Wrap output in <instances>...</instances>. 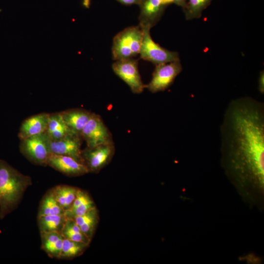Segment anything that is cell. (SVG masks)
<instances>
[{"instance_id": "obj_12", "label": "cell", "mask_w": 264, "mask_h": 264, "mask_svg": "<svg viewBox=\"0 0 264 264\" xmlns=\"http://www.w3.org/2000/svg\"><path fill=\"white\" fill-rule=\"evenodd\" d=\"M138 6L139 25L151 28L159 21L167 7L163 0H141Z\"/></svg>"}, {"instance_id": "obj_3", "label": "cell", "mask_w": 264, "mask_h": 264, "mask_svg": "<svg viewBox=\"0 0 264 264\" xmlns=\"http://www.w3.org/2000/svg\"><path fill=\"white\" fill-rule=\"evenodd\" d=\"M143 34V29L139 25L128 27L117 34L113 39V59L117 61L132 59L138 55Z\"/></svg>"}, {"instance_id": "obj_19", "label": "cell", "mask_w": 264, "mask_h": 264, "mask_svg": "<svg viewBox=\"0 0 264 264\" xmlns=\"http://www.w3.org/2000/svg\"><path fill=\"white\" fill-rule=\"evenodd\" d=\"M66 219L65 214L37 217L38 225L40 233L61 232Z\"/></svg>"}, {"instance_id": "obj_7", "label": "cell", "mask_w": 264, "mask_h": 264, "mask_svg": "<svg viewBox=\"0 0 264 264\" xmlns=\"http://www.w3.org/2000/svg\"><path fill=\"white\" fill-rule=\"evenodd\" d=\"M114 73L135 94L142 93L146 88L141 80L137 60L134 58L115 61L112 65Z\"/></svg>"}, {"instance_id": "obj_16", "label": "cell", "mask_w": 264, "mask_h": 264, "mask_svg": "<svg viewBox=\"0 0 264 264\" xmlns=\"http://www.w3.org/2000/svg\"><path fill=\"white\" fill-rule=\"evenodd\" d=\"M45 132L51 140H57L68 134L74 133L66 125L60 112L50 113Z\"/></svg>"}, {"instance_id": "obj_13", "label": "cell", "mask_w": 264, "mask_h": 264, "mask_svg": "<svg viewBox=\"0 0 264 264\" xmlns=\"http://www.w3.org/2000/svg\"><path fill=\"white\" fill-rule=\"evenodd\" d=\"M49 115V113L42 112L25 119L19 129L18 137L20 139L45 132L47 127Z\"/></svg>"}, {"instance_id": "obj_4", "label": "cell", "mask_w": 264, "mask_h": 264, "mask_svg": "<svg viewBox=\"0 0 264 264\" xmlns=\"http://www.w3.org/2000/svg\"><path fill=\"white\" fill-rule=\"evenodd\" d=\"M20 150L22 155L33 164L47 166L50 155V139L46 132L20 140Z\"/></svg>"}, {"instance_id": "obj_15", "label": "cell", "mask_w": 264, "mask_h": 264, "mask_svg": "<svg viewBox=\"0 0 264 264\" xmlns=\"http://www.w3.org/2000/svg\"><path fill=\"white\" fill-rule=\"evenodd\" d=\"M41 248L51 258L59 259L63 246L64 237L61 232L40 233Z\"/></svg>"}, {"instance_id": "obj_17", "label": "cell", "mask_w": 264, "mask_h": 264, "mask_svg": "<svg viewBox=\"0 0 264 264\" xmlns=\"http://www.w3.org/2000/svg\"><path fill=\"white\" fill-rule=\"evenodd\" d=\"M50 189L57 202L66 211L72 205L78 188L70 185H59Z\"/></svg>"}, {"instance_id": "obj_5", "label": "cell", "mask_w": 264, "mask_h": 264, "mask_svg": "<svg viewBox=\"0 0 264 264\" xmlns=\"http://www.w3.org/2000/svg\"><path fill=\"white\" fill-rule=\"evenodd\" d=\"M141 27L143 34L139 54L141 59L155 65L180 60L177 52L170 51L161 47L152 39L150 34V27Z\"/></svg>"}, {"instance_id": "obj_27", "label": "cell", "mask_w": 264, "mask_h": 264, "mask_svg": "<svg viewBox=\"0 0 264 264\" xmlns=\"http://www.w3.org/2000/svg\"><path fill=\"white\" fill-rule=\"evenodd\" d=\"M119 2L125 5H131L133 4L139 5L141 0H116Z\"/></svg>"}, {"instance_id": "obj_9", "label": "cell", "mask_w": 264, "mask_h": 264, "mask_svg": "<svg viewBox=\"0 0 264 264\" xmlns=\"http://www.w3.org/2000/svg\"><path fill=\"white\" fill-rule=\"evenodd\" d=\"M81 136L88 147L113 142L112 135L101 117L94 113L83 129Z\"/></svg>"}, {"instance_id": "obj_21", "label": "cell", "mask_w": 264, "mask_h": 264, "mask_svg": "<svg viewBox=\"0 0 264 264\" xmlns=\"http://www.w3.org/2000/svg\"><path fill=\"white\" fill-rule=\"evenodd\" d=\"M61 232L64 238L71 241L89 244L91 240L82 232L72 219L66 218Z\"/></svg>"}, {"instance_id": "obj_8", "label": "cell", "mask_w": 264, "mask_h": 264, "mask_svg": "<svg viewBox=\"0 0 264 264\" xmlns=\"http://www.w3.org/2000/svg\"><path fill=\"white\" fill-rule=\"evenodd\" d=\"M114 151V145L111 142L92 147H87L82 150V155L89 173H97L109 163Z\"/></svg>"}, {"instance_id": "obj_1", "label": "cell", "mask_w": 264, "mask_h": 264, "mask_svg": "<svg viewBox=\"0 0 264 264\" xmlns=\"http://www.w3.org/2000/svg\"><path fill=\"white\" fill-rule=\"evenodd\" d=\"M220 162L226 176L250 204L262 207L264 187V103L232 100L220 126Z\"/></svg>"}, {"instance_id": "obj_22", "label": "cell", "mask_w": 264, "mask_h": 264, "mask_svg": "<svg viewBox=\"0 0 264 264\" xmlns=\"http://www.w3.org/2000/svg\"><path fill=\"white\" fill-rule=\"evenodd\" d=\"M89 244L64 238L62 251L59 259H70L80 256L89 246Z\"/></svg>"}, {"instance_id": "obj_10", "label": "cell", "mask_w": 264, "mask_h": 264, "mask_svg": "<svg viewBox=\"0 0 264 264\" xmlns=\"http://www.w3.org/2000/svg\"><path fill=\"white\" fill-rule=\"evenodd\" d=\"M82 140L81 135L74 133L57 140L50 139V151L51 154L68 156L84 164L82 155Z\"/></svg>"}, {"instance_id": "obj_2", "label": "cell", "mask_w": 264, "mask_h": 264, "mask_svg": "<svg viewBox=\"0 0 264 264\" xmlns=\"http://www.w3.org/2000/svg\"><path fill=\"white\" fill-rule=\"evenodd\" d=\"M32 184L29 176L0 159V219L18 206L27 188Z\"/></svg>"}, {"instance_id": "obj_20", "label": "cell", "mask_w": 264, "mask_h": 264, "mask_svg": "<svg viewBox=\"0 0 264 264\" xmlns=\"http://www.w3.org/2000/svg\"><path fill=\"white\" fill-rule=\"evenodd\" d=\"M64 209L57 202L50 189L45 194L41 200L37 217L64 214Z\"/></svg>"}, {"instance_id": "obj_24", "label": "cell", "mask_w": 264, "mask_h": 264, "mask_svg": "<svg viewBox=\"0 0 264 264\" xmlns=\"http://www.w3.org/2000/svg\"><path fill=\"white\" fill-rule=\"evenodd\" d=\"M95 207V203L89 197L76 207L66 210L64 214L66 218L73 219L85 214Z\"/></svg>"}, {"instance_id": "obj_11", "label": "cell", "mask_w": 264, "mask_h": 264, "mask_svg": "<svg viewBox=\"0 0 264 264\" xmlns=\"http://www.w3.org/2000/svg\"><path fill=\"white\" fill-rule=\"evenodd\" d=\"M47 165L68 176H80L89 173L84 164L66 155L51 154Z\"/></svg>"}, {"instance_id": "obj_18", "label": "cell", "mask_w": 264, "mask_h": 264, "mask_svg": "<svg viewBox=\"0 0 264 264\" xmlns=\"http://www.w3.org/2000/svg\"><path fill=\"white\" fill-rule=\"evenodd\" d=\"M82 232L92 239L99 220L98 211L95 207L85 214L73 219Z\"/></svg>"}, {"instance_id": "obj_14", "label": "cell", "mask_w": 264, "mask_h": 264, "mask_svg": "<svg viewBox=\"0 0 264 264\" xmlns=\"http://www.w3.org/2000/svg\"><path fill=\"white\" fill-rule=\"evenodd\" d=\"M69 130L81 135V133L90 118L92 113L82 109H71L60 112Z\"/></svg>"}, {"instance_id": "obj_26", "label": "cell", "mask_w": 264, "mask_h": 264, "mask_svg": "<svg viewBox=\"0 0 264 264\" xmlns=\"http://www.w3.org/2000/svg\"><path fill=\"white\" fill-rule=\"evenodd\" d=\"M258 89L261 94L264 93V71L260 72L258 80Z\"/></svg>"}, {"instance_id": "obj_23", "label": "cell", "mask_w": 264, "mask_h": 264, "mask_svg": "<svg viewBox=\"0 0 264 264\" xmlns=\"http://www.w3.org/2000/svg\"><path fill=\"white\" fill-rule=\"evenodd\" d=\"M213 0H187L186 7L183 12L185 19L191 20L200 18L202 12Z\"/></svg>"}, {"instance_id": "obj_6", "label": "cell", "mask_w": 264, "mask_h": 264, "mask_svg": "<svg viewBox=\"0 0 264 264\" xmlns=\"http://www.w3.org/2000/svg\"><path fill=\"white\" fill-rule=\"evenodd\" d=\"M182 70L180 60L155 65L152 78L146 88L152 93L164 91L172 85Z\"/></svg>"}, {"instance_id": "obj_25", "label": "cell", "mask_w": 264, "mask_h": 264, "mask_svg": "<svg viewBox=\"0 0 264 264\" xmlns=\"http://www.w3.org/2000/svg\"><path fill=\"white\" fill-rule=\"evenodd\" d=\"M165 5L167 6L171 4H175L180 6L183 10L186 7L187 0H163Z\"/></svg>"}]
</instances>
